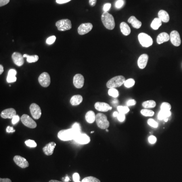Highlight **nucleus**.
Masks as SVG:
<instances>
[{"mask_svg":"<svg viewBox=\"0 0 182 182\" xmlns=\"http://www.w3.org/2000/svg\"><path fill=\"white\" fill-rule=\"evenodd\" d=\"M19 119H19V116L17 115L14 116L12 118V124L13 125H15L16 123H17L19 121Z\"/></svg>","mask_w":182,"mask_h":182,"instance_id":"c03bdc74","label":"nucleus"},{"mask_svg":"<svg viewBox=\"0 0 182 182\" xmlns=\"http://www.w3.org/2000/svg\"><path fill=\"white\" fill-rule=\"evenodd\" d=\"M17 80V78L15 76H10V75H7V81L8 83H13L15 82Z\"/></svg>","mask_w":182,"mask_h":182,"instance_id":"ea45409f","label":"nucleus"},{"mask_svg":"<svg viewBox=\"0 0 182 182\" xmlns=\"http://www.w3.org/2000/svg\"><path fill=\"white\" fill-rule=\"evenodd\" d=\"M84 81V77L81 74H77L73 77V85L77 89H81L83 87Z\"/></svg>","mask_w":182,"mask_h":182,"instance_id":"4468645a","label":"nucleus"},{"mask_svg":"<svg viewBox=\"0 0 182 182\" xmlns=\"http://www.w3.org/2000/svg\"><path fill=\"white\" fill-rule=\"evenodd\" d=\"M17 73V72L15 69H11L10 70H9L8 73V75H10V76H16Z\"/></svg>","mask_w":182,"mask_h":182,"instance_id":"de8ad7c7","label":"nucleus"},{"mask_svg":"<svg viewBox=\"0 0 182 182\" xmlns=\"http://www.w3.org/2000/svg\"><path fill=\"white\" fill-rule=\"evenodd\" d=\"M171 115V111L161 110L158 113V119L159 120H164L165 119H167Z\"/></svg>","mask_w":182,"mask_h":182,"instance_id":"393cba45","label":"nucleus"},{"mask_svg":"<svg viewBox=\"0 0 182 182\" xmlns=\"http://www.w3.org/2000/svg\"><path fill=\"white\" fill-rule=\"evenodd\" d=\"M14 161L18 167L22 169L29 167V163L25 158L19 155H16L14 157Z\"/></svg>","mask_w":182,"mask_h":182,"instance_id":"f8f14e48","label":"nucleus"},{"mask_svg":"<svg viewBox=\"0 0 182 182\" xmlns=\"http://www.w3.org/2000/svg\"><path fill=\"white\" fill-rule=\"evenodd\" d=\"M148 141L150 144H154L156 142L157 138L154 136H150L148 138Z\"/></svg>","mask_w":182,"mask_h":182,"instance_id":"79ce46f5","label":"nucleus"},{"mask_svg":"<svg viewBox=\"0 0 182 182\" xmlns=\"http://www.w3.org/2000/svg\"><path fill=\"white\" fill-rule=\"evenodd\" d=\"M77 134H79V133L75 132L73 128L67 129H62L58 132V137L61 140L67 141L74 140Z\"/></svg>","mask_w":182,"mask_h":182,"instance_id":"f257e3e1","label":"nucleus"},{"mask_svg":"<svg viewBox=\"0 0 182 182\" xmlns=\"http://www.w3.org/2000/svg\"><path fill=\"white\" fill-rule=\"evenodd\" d=\"M141 113L144 116H148V117H151L154 115V112L153 111H152L151 110L148 109L141 110Z\"/></svg>","mask_w":182,"mask_h":182,"instance_id":"c756f323","label":"nucleus"},{"mask_svg":"<svg viewBox=\"0 0 182 182\" xmlns=\"http://www.w3.org/2000/svg\"><path fill=\"white\" fill-rule=\"evenodd\" d=\"M74 140L79 144L84 145V144H87L88 143H89L91 139H90V137L87 134H83L81 133L77 135Z\"/></svg>","mask_w":182,"mask_h":182,"instance_id":"9d476101","label":"nucleus"},{"mask_svg":"<svg viewBox=\"0 0 182 182\" xmlns=\"http://www.w3.org/2000/svg\"><path fill=\"white\" fill-rule=\"evenodd\" d=\"M4 72V67L2 65H0V75H2V73Z\"/></svg>","mask_w":182,"mask_h":182,"instance_id":"6e6d98bb","label":"nucleus"},{"mask_svg":"<svg viewBox=\"0 0 182 182\" xmlns=\"http://www.w3.org/2000/svg\"><path fill=\"white\" fill-rule=\"evenodd\" d=\"M170 40V35L167 33H160L157 37V43L158 44H161L165 42H167Z\"/></svg>","mask_w":182,"mask_h":182,"instance_id":"aec40b11","label":"nucleus"},{"mask_svg":"<svg viewBox=\"0 0 182 182\" xmlns=\"http://www.w3.org/2000/svg\"><path fill=\"white\" fill-rule=\"evenodd\" d=\"M96 116L94 111H89L86 114V121L89 123H92L96 120Z\"/></svg>","mask_w":182,"mask_h":182,"instance_id":"a878e982","label":"nucleus"},{"mask_svg":"<svg viewBox=\"0 0 182 182\" xmlns=\"http://www.w3.org/2000/svg\"><path fill=\"white\" fill-rule=\"evenodd\" d=\"M23 56L18 52H14L12 55V59L13 62L16 65L18 66H22L24 64V60Z\"/></svg>","mask_w":182,"mask_h":182,"instance_id":"2eb2a0df","label":"nucleus"},{"mask_svg":"<svg viewBox=\"0 0 182 182\" xmlns=\"http://www.w3.org/2000/svg\"><path fill=\"white\" fill-rule=\"evenodd\" d=\"M72 128L77 133L79 134V133H81V125L79 123H75L73 125Z\"/></svg>","mask_w":182,"mask_h":182,"instance_id":"4c0bfd02","label":"nucleus"},{"mask_svg":"<svg viewBox=\"0 0 182 182\" xmlns=\"http://www.w3.org/2000/svg\"><path fill=\"white\" fill-rule=\"evenodd\" d=\"M79 174L78 173H75L73 175V179L75 182H79Z\"/></svg>","mask_w":182,"mask_h":182,"instance_id":"49530a36","label":"nucleus"},{"mask_svg":"<svg viewBox=\"0 0 182 182\" xmlns=\"http://www.w3.org/2000/svg\"><path fill=\"white\" fill-rule=\"evenodd\" d=\"M56 39V37L55 35H52L51 37H50L47 39V44H48V45H52L55 42Z\"/></svg>","mask_w":182,"mask_h":182,"instance_id":"58836bf2","label":"nucleus"},{"mask_svg":"<svg viewBox=\"0 0 182 182\" xmlns=\"http://www.w3.org/2000/svg\"><path fill=\"white\" fill-rule=\"evenodd\" d=\"M148 59H149L148 55L146 54H144L141 55L139 57V59L138 60V65L139 67L142 69H144L147 65Z\"/></svg>","mask_w":182,"mask_h":182,"instance_id":"a211bd4d","label":"nucleus"},{"mask_svg":"<svg viewBox=\"0 0 182 182\" xmlns=\"http://www.w3.org/2000/svg\"><path fill=\"white\" fill-rule=\"evenodd\" d=\"M108 93L109 96L114 98H117L119 96V91L115 88L109 89Z\"/></svg>","mask_w":182,"mask_h":182,"instance_id":"2f4dec72","label":"nucleus"},{"mask_svg":"<svg viewBox=\"0 0 182 182\" xmlns=\"http://www.w3.org/2000/svg\"><path fill=\"white\" fill-rule=\"evenodd\" d=\"M117 119L119 121L121 122H123V121L125 120V114H123V113H119V115L117 116Z\"/></svg>","mask_w":182,"mask_h":182,"instance_id":"37998d69","label":"nucleus"},{"mask_svg":"<svg viewBox=\"0 0 182 182\" xmlns=\"http://www.w3.org/2000/svg\"><path fill=\"white\" fill-rule=\"evenodd\" d=\"M21 121L25 126L31 129H35L37 127V123L27 114H23L21 117Z\"/></svg>","mask_w":182,"mask_h":182,"instance_id":"0eeeda50","label":"nucleus"},{"mask_svg":"<svg viewBox=\"0 0 182 182\" xmlns=\"http://www.w3.org/2000/svg\"><path fill=\"white\" fill-rule=\"evenodd\" d=\"M96 121L98 127L101 129H107L109 127V122L105 114L99 113L96 116Z\"/></svg>","mask_w":182,"mask_h":182,"instance_id":"20e7f679","label":"nucleus"},{"mask_svg":"<svg viewBox=\"0 0 182 182\" xmlns=\"http://www.w3.org/2000/svg\"><path fill=\"white\" fill-rule=\"evenodd\" d=\"M135 83V81L133 79H129L125 81L124 83V85L126 88H129L133 87Z\"/></svg>","mask_w":182,"mask_h":182,"instance_id":"473e14b6","label":"nucleus"},{"mask_svg":"<svg viewBox=\"0 0 182 182\" xmlns=\"http://www.w3.org/2000/svg\"><path fill=\"white\" fill-rule=\"evenodd\" d=\"M10 2V0H0V7L4 6L8 4Z\"/></svg>","mask_w":182,"mask_h":182,"instance_id":"8fccbe9b","label":"nucleus"},{"mask_svg":"<svg viewBox=\"0 0 182 182\" xmlns=\"http://www.w3.org/2000/svg\"><path fill=\"white\" fill-rule=\"evenodd\" d=\"M56 26L58 31H64L71 29L72 24L70 20L68 19H64L57 21L56 23Z\"/></svg>","mask_w":182,"mask_h":182,"instance_id":"423d86ee","label":"nucleus"},{"mask_svg":"<svg viewBox=\"0 0 182 182\" xmlns=\"http://www.w3.org/2000/svg\"><path fill=\"white\" fill-rule=\"evenodd\" d=\"M0 182H12L11 180L8 178H5V179H3V178H1L0 179Z\"/></svg>","mask_w":182,"mask_h":182,"instance_id":"5fc2aeb1","label":"nucleus"},{"mask_svg":"<svg viewBox=\"0 0 182 182\" xmlns=\"http://www.w3.org/2000/svg\"><path fill=\"white\" fill-rule=\"evenodd\" d=\"M128 22L132 24V27L136 29L140 28L142 26V22L138 20L134 16H131L128 19Z\"/></svg>","mask_w":182,"mask_h":182,"instance_id":"412c9836","label":"nucleus"},{"mask_svg":"<svg viewBox=\"0 0 182 182\" xmlns=\"http://www.w3.org/2000/svg\"><path fill=\"white\" fill-rule=\"evenodd\" d=\"M30 111L31 114L34 119H38L42 115V111L40 106L35 103H33L30 106Z\"/></svg>","mask_w":182,"mask_h":182,"instance_id":"1a4fd4ad","label":"nucleus"},{"mask_svg":"<svg viewBox=\"0 0 182 182\" xmlns=\"http://www.w3.org/2000/svg\"><path fill=\"white\" fill-rule=\"evenodd\" d=\"M6 131L8 133H11L15 132V130L14 129L13 127L8 126V127H7V129H6Z\"/></svg>","mask_w":182,"mask_h":182,"instance_id":"3c124183","label":"nucleus"},{"mask_svg":"<svg viewBox=\"0 0 182 182\" xmlns=\"http://www.w3.org/2000/svg\"><path fill=\"white\" fill-rule=\"evenodd\" d=\"M124 4L123 0H117L115 3V7L117 9H119L123 7Z\"/></svg>","mask_w":182,"mask_h":182,"instance_id":"a19ab883","label":"nucleus"},{"mask_svg":"<svg viewBox=\"0 0 182 182\" xmlns=\"http://www.w3.org/2000/svg\"><path fill=\"white\" fill-rule=\"evenodd\" d=\"M69 178H68V177H66V180H65V181H69Z\"/></svg>","mask_w":182,"mask_h":182,"instance_id":"052dcab7","label":"nucleus"},{"mask_svg":"<svg viewBox=\"0 0 182 182\" xmlns=\"http://www.w3.org/2000/svg\"><path fill=\"white\" fill-rule=\"evenodd\" d=\"M83 100V97L79 95L73 96L70 99V103L73 106L79 105Z\"/></svg>","mask_w":182,"mask_h":182,"instance_id":"5701e85b","label":"nucleus"},{"mask_svg":"<svg viewBox=\"0 0 182 182\" xmlns=\"http://www.w3.org/2000/svg\"><path fill=\"white\" fill-rule=\"evenodd\" d=\"M16 115V111L14 108H8L2 111L1 116L3 119H12Z\"/></svg>","mask_w":182,"mask_h":182,"instance_id":"f3484780","label":"nucleus"},{"mask_svg":"<svg viewBox=\"0 0 182 182\" xmlns=\"http://www.w3.org/2000/svg\"><path fill=\"white\" fill-rule=\"evenodd\" d=\"M71 0H56V3L59 4H65L66 3L70 2Z\"/></svg>","mask_w":182,"mask_h":182,"instance_id":"603ef678","label":"nucleus"},{"mask_svg":"<svg viewBox=\"0 0 182 182\" xmlns=\"http://www.w3.org/2000/svg\"><path fill=\"white\" fill-rule=\"evenodd\" d=\"M125 81V77L123 76L118 75L109 80L106 83V86L109 89L117 88L123 85Z\"/></svg>","mask_w":182,"mask_h":182,"instance_id":"7ed1b4c3","label":"nucleus"},{"mask_svg":"<svg viewBox=\"0 0 182 182\" xmlns=\"http://www.w3.org/2000/svg\"><path fill=\"white\" fill-rule=\"evenodd\" d=\"M94 131H92V132H91V133H92H92H94Z\"/></svg>","mask_w":182,"mask_h":182,"instance_id":"0e129e2a","label":"nucleus"},{"mask_svg":"<svg viewBox=\"0 0 182 182\" xmlns=\"http://www.w3.org/2000/svg\"><path fill=\"white\" fill-rule=\"evenodd\" d=\"M38 80L40 85L45 88L49 87L51 83L50 75H49L48 73L46 72L42 73V74L40 75L39 77Z\"/></svg>","mask_w":182,"mask_h":182,"instance_id":"6e6552de","label":"nucleus"},{"mask_svg":"<svg viewBox=\"0 0 182 182\" xmlns=\"http://www.w3.org/2000/svg\"><path fill=\"white\" fill-rule=\"evenodd\" d=\"M23 57H26L27 58V62L29 63H33V62H35L37 61L39 59V57L37 55H27V54H24L23 55Z\"/></svg>","mask_w":182,"mask_h":182,"instance_id":"c85d7f7f","label":"nucleus"},{"mask_svg":"<svg viewBox=\"0 0 182 182\" xmlns=\"http://www.w3.org/2000/svg\"><path fill=\"white\" fill-rule=\"evenodd\" d=\"M118 103V100H114L113 102V103Z\"/></svg>","mask_w":182,"mask_h":182,"instance_id":"bf43d9fd","label":"nucleus"},{"mask_svg":"<svg viewBox=\"0 0 182 182\" xmlns=\"http://www.w3.org/2000/svg\"><path fill=\"white\" fill-rule=\"evenodd\" d=\"M106 132H108V130L107 129H106Z\"/></svg>","mask_w":182,"mask_h":182,"instance_id":"e2e57ef3","label":"nucleus"},{"mask_svg":"<svg viewBox=\"0 0 182 182\" xmlns=\"http://www.w3.org/2000/svg\"><path fill=\"white\" fill-rule=\"evenodd\" d=\"M147 123L150 126L154 128H157L158 127V123H157L155 120H154L153 119H149L148 120Z\"/></svg>","mask_w":182,"mask_h":182,"instance_id":"c9c22d12","label":"nucleus"},{"mask_svg":"<svg viewBox=\"0 0 182 182\" xmlns=\"http://www.w3.org/2000/svg\"><path fill=\"white\" fill-rule=\"evenodd\" d=\"M119 112H113V116H114V117H117L118 116V115H119Z\"/></svg>","mask_w":182,"mask_h":182,"instance_id":"4d7b16f0","label":"nucleus"},{"mask_svg":"<svg viewBox=\"0 0 182 182\" xmlns=\"http://www.w3.org/2000/svg\"><path fill=\"white\" fill-rule=\"evenodd\" d=\"M79 182H101L97 178L94 177H87L86 178H83L81 182L79 181Z\"/></svg>","mask_w":182,"mask_h":182,"instance_id":"7c9ffc66","label":"nucleus"},{"mask_svg":"<svg viewBox=\"0 0 182 182\" xmlns=\"http://www.w3.org/2000/svg\"><path fill=\"white\" fill-rule=\"evenodd\" d=\"M162 25V21L159 18H155L152 21L151 27L154 30H157Z\"/></svg>","mask_w":182,"mask_h":182,"instance_id":"bb28decb","label":"nucleus"},{"mask_svg":"<svg viewBox=\"0 0 182 182\" xmlns=\"http://www.w3.org/2000/svg\"><path fill=\"white\" fill-rule=\"evenodd\" d=\"M97 0H89V4L90 6L94 7L96 4Z\"/></svg>","mask_w":182,"mask_h":182,"instance_id":"864d4df0","label":"nucleus"},{"mask_svg":"<svg viewBox=\"0 0 182 182\" xmlns=\"http://www.w3.org/2000/svg\"><path fill=\"white\" fill-rule=\"evenodd\" d=\"M56 143L54 142H51L49 143L48 144H47L45 147L43 148V151L46 155H51L53 153V152L54 150L55 147H56Z\"/></svg>","mask_w":182,"mask_h":182,"instance_id":"6ab92c4d","label":"nucleus"},{"mask_svg":"<svg viewBox=\"0 0 182 182\" xmlns=\"http://www.w3.org/2000/svg\"><path fill=\"white\" fill-rule=\"evenodd\" d=\"M95 108L97 110L101 112H107L112 109V107H110L107 103L100 102H97L95 103Z\"/></svg>","mask_w":182,"mask_h":182,"instance_id":"dca6fc26","label":"nucleus"},{"mask_svg":"<svg viewBox=\"0 0 182 182\" xmlns=\"http://www.w3.org/2000/svg\"><path fill=\"white\" fill-rule=\"evenodd\" d=\"M120 29H121V32L123 35L125 36L129 35L131 32V30L128 24H127L125 22H123L120 24Z\"/></svg>","mask_w":182,"mask_h":182,"instance_id":"4be33fe9","label":"nucleus"},{"mask_svg":"<svg viewBox=\"0 0 182 182\" xmlns=\"http://www.w3.org/2000/svg\"><path fill=\"white\" fill-rule=\"evenodd\" d=\"M117 110L119 111V113L126 114L127 112H129V108L127 106H119L117 107Z\"/></svg>","mask_w":182,"mask_h":182,"instance_id":"72a5a7b5","label":"nucleus"},{"mask_svg":"<svg viewBox=\"0 0 182 182\" xmlns=\"http://www.w3.org/2000/svg\"><path fill=\"white\" fill-rule=\"evenodd\" d=\"M136 104V101L134 100V99H132V100H129V101H127V106H134Z\"/></svg>","mask_w":182,"mask_h":182,"instance_id":"09e8293b","label":"nucleus"},{"mask_svg":"<svg viewBox=\"0 0 182 182\" xmlns=\"http://www.w3.org/2000/svg\"><path fill=\"white\" fill-rule=\"evenodd\" d=\"M168 119H168V118H167V119H165L164 120H165V122H167V121H168Z\"/></svg>","mask_w":182,"mask_h":182,"instance_id":"680f3d73","label":"nucleus"},{"mask_svg":"<svg viewBox=\"0 0 182 182\" xmlns=\"http://www.w3.org/2000/svg\"><path fill=\"white\" fill-rule=\"evenodd\" d=\"M160 109L163 110H167V111H171V105L169 103L167 102H163L162 103L161 105L160 106Z\"/></svg>","mask_w":182,"mask_h":182,"instance_id":"f704fd0d","label":"nucleus"},{"mask_svg":"<svg viewBox=\"0 0 182 182\" xmlns=\"http://www.w3.org/2000/svg\"><path fill=\"white\" fill-rule=\"evenodd\" d=\"M158 18H160L161 20L165 23H167L169 20V16L167 11L161 10L159 11L158 13Z\"/></svg>","mask_w":182,"mask_h":182,"instance_id":"b1692460","label":"nucleus"},{"mask_svg":"<svg viewBox=\"0 0 182 182\" xmlns=\"http://www.w3.org/2000/svg\"><path fill=\"white\" fill-rule=\"evenodd\" d=\"M25 143L27 146H29V147H32V148L36 147L37 146V144L35 143V141L32 140H28L26 141L25 142Z\"/></svg>","mask_w":182,"mask_h":182,"instance_id":"e433bc0d","label":"nucleus"},{"mask_svg":"<svg viewBox=\"0 0 182 182\" xmlns=\"http://www.w3.org/2000/svg\"><path fill=\"white\" fill-rule=\"evenodd\" d=\"M142 106L145 109L152 108L156 106V102L154 100H148L142 103Z\"/></svg>","mask_w":182,"mask_h":182,"instance_id":"cd10ccee","label":"nucleus"},{"mask_svg":"<svg viewBox=\"0 0 182 182\" xmlns=\"http://www.w3.org/2000/svg\"><path fill=\"white\" fill-rule=\"evenodd\" d=\"M93 29V25L91 23H82L79 25L77 31L80 35H84L89 33Z\"/></svg>","mask_w":182,"mask_h":182,"instance_id":"9b49d317","label":"nucleus"},{"mask_svg":"<svg viewBox=\"0 0 182 182\" xmlns=\"http://www.w3.org/2000/svg\"><path fill=\"white\" fill-rule=\"evenodd\" d=\"M101 20L106 29L109 30L113 29L115 27V21L113 16L108 12H104L101 16Z\"/></svg>","mask_w":182,"mask_h":182,"instance_id":"f03ea898","label":"nucleus"},{"mask_svg":"<svg viewBox=\"0 0 182 182\" xmlns=\"http://www.w3.org/2000/svg\"><path fill=\"white\" fill-rule=\"evenodd\" d=\"M111 6V4H110V3H106V4L104 5V6H103V10L104 11V12H107V11H109V10L110 9Z\"/></svg>","mask_w":182,"mask_h":182,"instance_id":"a18cd8bd","label":"nucleus"},{"mask_svg":"<svg viewBox=\"0 0 182 182\" xmlns=\"http://www.w3.org/2000/svg\"><path fill=\"white\" fill-rule=\"evenodd\" d=\"M49 182H60V181H57V180H50V181H49Z\"/></svg>","mask_w":182,"mask_h":182,"instance_id":"13d9d810","label":"nucleus"},{"mask_svg":"<svg viewBox=\"0 0 182 182\" xmlns=\"http://www.w3.org/2000/svg\"><path fill=\"white\" fill-rule=\"evenodd\" d=\"M138 40L142 46L145 48L151 46L153 43L152 39L150 35L143 33L139 35Z\"/></svg>","mask_w":182,"mask_h":182,"instance_id":"39448f33","label":"nucleus"},{"mask_svg":"<svg viewBox=\"0 0 182 182\" xmlns=\"http://www.w3.org/2000/svg\"><path fill=\"white\" fill-rule=\"evenodd\" d=\"M170 40L172 44L175 46L178 47L181 44V40L180 34L177 31H172L170 34Z\"/></svg>","mask_w":182,"mask_h":182,"instance_id":"ddd939ff","label":"nucleus"}]
</instances>
